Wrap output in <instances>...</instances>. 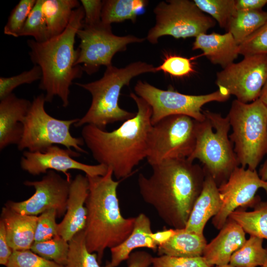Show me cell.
<instances>
[{
    "label": "cell",
    "instance_id": "1",
    "mask_svg": "<svg viewBox=\"0 0 267 267\" xmlns=\"http://www.w3.org/2000/svg\"><path fill=\"white\" fill-rule=\"evenodd\" d=\"M149 177L140 173L137 183L144 202L174 229L185 227L203 186V168L187 158L164 160L151 166Z\"/></svg>",
    "mask_w": 267,
    "mask_h": 267
},
{
    "label": "cell",
    "instance_id": "2",
    "mask_svg": "<svg viewBox=\"0 0 267 267\" xmlns=\"http://www.w3.org/2000/svg\"><path fill=\"white\" fill-rule=\"evenodd\" d=\"M130 96L137 108L134 117L111 132L91 125L84 126L81 131L82 138L93 159L111 169L117 179L129 176L146 158L152 127L150 106L135 93L131 92Z\"/></svg>",
    "mask_w": 267,
    "mask_h": 267
},
{
    "label": "cell",
    "instance_id": "3",
    "mask_svg": "<svg viewBox=\"0 0 267 267\" xmlns=\"http://www.w3.org/2000/svg\"><path fill=\"white\" fill-rule=\"evenodd\" d=\"M84 11L82 6L75 9L65 30L59 35L39 43L28 40L30 59L42 71L39 88L45 92V99L51 102L58 96L64 107L69 104L70 88L73 81L82 77L84 72L76 62L79 49H75V38L82 28Z\"/></svg>",
    "mask_w": 267,
    "mask_h": 267
},
{
    "label": "cell",
    "instance_id": "4",
    "mask_svg": "<svg viewBox=\"0 0 267 267\" xmlns=\"http://www.w3.org/2000/svg\"><path fill=\"white\" fill-rule=\"evenodd\" d=\"M113 176L110 168L104 176H87L89 192L84 231L87 247L97 254L100 264L107 248L120 245L131 234L135 220L122 216L117 196L120 181L114 180Z\"/></svg>",
    "mask_w": 267,
    "mask_h": 267
},
{
    "label": "cell",
    "instance_id": "5",
    "mask_svg": "<svg viewBox=\"0 0 267 267\" xmlns=\"http://www.w3.org/2000/svg\"><path fill=\"white\" fill-rule=\"evenodd\" d=\"M149 72H157L156 67L142 61L132 62L120 68L111 65L106 67L100 79L86 84L76 83L77 86L90 92L92 100L86 113L74 126L91 125L106 130L109 124L124 122L134 117L136 113L128 111L119 106L122 89L129 86L133 78Z\"/></svg>",
    "mask_w": 267,
    "mask_h": 267
},
{
    "label": "cell",
    "instance_id": "6",
    "mask_svg": "<svg viewBox=\"0 0 267 267\" xmlns=\"http://www.w3.org/2000/svg\"><path fill=\"white\" fill-rule=\"evenodd\" d=\"M205 119L197 121L195 148L187 159L199 160L205 174L211 176L218 187L226 182L234 170L239 166L228 132L227 116L203 110Z\"/></svg>",
    "mask_w": 267,
    "mask_h": 267
},
{
    "label": "cell",
    "instance_id": "7",
    "mask_svg": "<svg viewBox=\"0 0 267 267\" xmlns=\"http://www.w3.org/2000/svg\"><path fill=\"white\" fill-rule=\"evenodd\" d=\"M227 116L239 165L256 170L267 154V107L259 98L249 103L235 99Z\"/></svg>",
    "mask_w": 267,
    "mask_h": 267
},
{
    "label": "cell",
    "instance_id": "8",
    "mask_svg": "<svg viewBox=\"0 0 267 267\" xmlns=\"http://www.w3.org/2000/svg\"><path fill=\"white\" fill-rule=\"evenodd\" d=\"M45 94L35 97L23 123L22 138L17 145L19 150L27 149L31 152H44L54 145H62L66 148L87 153L82 146L81 137L73 136L70 127L79 119L59 120L49 115L45 110Z\"/></svg>",
    "mask_w": 267,
    "mask_h": 267
},
{
    "label": "cell",
    "instance_id": "9",
    "mask_svg": "<svg viewBox=\"0 0 267 267\" xmlns=\"http://www.w3.org/2000/svg\"><path fill=\"white\" fill-rule=\"evenodd\" d=\"M217 90L206 94L189 95L171 89L163 90L146 82L138 81L134 91L150 106L152 125L172 115H183L201 122L205 119L202 107L212 101L224 102L230 94L224 87H218Z\"/></svg>",
    "mask_w": 267,
    "mask_h": 267
},
{
    "label": "cell",
    "instance_id": "10",
    "mask_svg": "<svg viewBox=\"0 0 267 267\" xmlns=\"http://www.w3.org/2000/svg\"><path fill=\"white\" fill-rule=\"evenodd\" d=\"M156 23L146 39L152 44L164 36L176 39L196 37L214 27L215 20L204 14L193 1L169 0L159 3L153 10Z\"/></svg>",
    "mask_w": 267,
    "mask_h": 267
},
{
    "label": "cell",
    "instance_id": "11",
    "mask_svg": "<svg viewBox=\"0 0 267 267\" xmlns=\"http://www.w3.org/2000/svg\"><path fill=\"white\" fill-rule=\"evenodd\" d=\"M197 122L190 117L176 115L152 125L146 157L150 166L168 159L187 158L195 148Z\"/></svg>",
    "mask_w": 267,
    "mask_h": 267
},
{
    "label": "cell",
    "instance_id": "12",
    "mask_svg": "<svg viewBox=\"0 0 267 267\" xmlns=\"http://www.w3.org/2000/svg\"><path fill=\"white\" fill-rule=\"evenodd\" d=\"M77 37L80 43L76 64H82L84 72L88 75L96 73L101 66L112 65L114 55L126 50L129 44L142 43L146 39L130 35L116 36L112 33L110 25L102 22L93 26L83 25Z\"/></svg>",
    "mask_w": 267,
    "mask_h": 267
},
{
    "label": "cell",
    "instance_id": "13",
    "mask_svg": "<svg viewBox=\"0 0 267 267\" xmlns=\"http://www.w3.org/2000/svg\"><path fill=\"white\" fill-rule=\"evenodd\" d=\"M267 81V54H256L244 56L218 72L216 84L237 100L248 103L259 98Z\"/></svg>",
    "mask_w": 267,
    "mask_h": 267
},
{
    "label": "cell",
    "instance_id": "14",
    "mask_svg": "<svg viewBox=\"0 0 267 267\" xmlns=\"http://www.w3.org/2000/svg\"><path fill=\"white\" fill-rule=\"evenodd\" d=\"M263 188L267 194V181L262 179L256 170L242 167L236 168L227 180L219 186L222 205L213 218L212 223L221 229L229 215L239 208L254 207L260 201L257 191Z\"/></svg>",
    "mask_w": 267,
    "mask_h": 267
},
{
    "label": "cell",
    "instance_id": "15",
    "mask_svg": "<svg viewBox=\"0 0 267 267\" xmlns=\"http://www.w3.org/2000/svg\"><path fill=\"white\" fill-rule=\"evenodd\" d=\"M71 180L64 178L55 171L49 170L39 180H25L24 184L33 187L35 192L20 202L8 201L5 206L23 215L37 216L54 209L58 218L64 215Z\"/></svg>",
    "mask_w": 267,
    "mask_h": 267
},
{
    "label": "cell",
    "instance_id": "16",
    "mask_svg": "<svg viewBox=\"0 0 267 267\" xmlns=\"http://www.w3.org/2000/svg\"><path fill=\"white\" fill-rule=\"evenodd\" d=\"M80 153L63 149L57 145L48 147L44 152L24 151L21 158V169L33 176L46 174L53 170L62 172L68 179L71 180L68 171L76 170L83 171L88 176H104L108 168L103 164L88 165L80 162L73 157H78Z\"/></svg>",
    "mask_w": 267,
    "mask_h": 267
},
{
    "label": "cell",
    "instance_id": "17",
    "mask_svg": "<svg viewBox=\"0 0 267 267\" xmlns=\"http://www.w3.org/2000/svg\"><path fill=\"white\" fill-rule=\"evenodd\" d=\"M88 192L87 176L76 175L71 182L66 213L57 227L58 235L67 241L85 228L87 215L85 203Z\"/></svg>",
    "mask_w": 267,
    "mask_h": 267
},
{
    "label": "cell",
    "instance_id": "18",
    "mask_svg": "<svg viewBox=\"0 0 267 267\" xmlns=\"http://www.w3.org/2000/svg\"><path fill=\"white\" fill-rule=\"evenodd\" d=\"M32 102L17 97L13 93L0 101V150L19 143L23 123Z\"/></svg>",
    "mask_w": 267,
    "mask_h": 267
},
{
    "label": "cell",
    "instance_id": "19",
    "mask_svg": "<svg viewBox=\"0 0 267 267\" xmlns=\"http://www.w3.org/2000/svg\"><path fill=\"white\" fill-rule=\"evenodd\" d=\"M245 233L236 222L228 218L218 235L207 244L202 256L212 267L229 264L232 254L246 241Z\"/></svg>",
    "mask_w": 267,
    "mask_h": 267
},
{
    "label": "cell",
    "instance_id": "20",
    "mask_svg": "<svg viewBox=\"0 0 267 267\" xmlns=\"http://www.w3.org/2000/svg\"><path fill=\"white\" fill-rule=\"evenodd\" d=\"M222 205L218 186L211 176L205 174L202 190L184 228L188 231L203 234L207 222L219 212Z\"/></svg>",
    "mask_w": 267,
    "mask_h": 267
},
{
    "label": "cell",
    "instance_id": "21",
    "mask_svg": "<svg viewBox=\"0 0 267 267\" xmlns=\"http://www.w3.org/2000/svg\"><path fill=\"white\" fill-rule=\"evenodd\" d=\"M192 49L202 50L213 64H219L222 69L233 63L239 54V44L229 32L201 34L195 37Z\"/></svg>",
    "mask_w": 267,
    "mask_h": 267
},
{
    "label": "cell",
    "instance_id": "22",
    "mask_svg": "<svg viewBox=\"0 0 267 267\" xmlns=\"http://www.w3.org/2000/svg\"><path fill=\"white\" fill-rule=\"evenodd\" d=\"M8 244L13 251L30 250L35 242L38 216L21 214L7 207L1 210Z\"/></svg>",
    "mask_w": 267,
    "mask_h": 267
},
{
    "label": "cell",
    "instance_id": "23",
    "mask_svg": "<svg viewBox=\"0 0 267 267\" xmlns=\"http://www.w3.org/2000/svg\"><path fill=\"white\" fill-rule=\"evenodd\" d=\"M152 232L149 218L144 213H140L135 217L131 234L120 245L110 249L111 264L117 267L127 260L132 251L137 248H147L156 251L158 246L151 237Z\"/></svg>",
    "mask_w": 267,
    "mask_h": 267
},
{
    "label": "cell",
    "instance_id": "24",
    "mask_svg": "<svg viewBox=\"0 0 267 267\" xmlns=\"http://www.w3.org/2000/svg\"><path fill=\"white\" fill-rule=\"evenodd\" d=\"M203 234L188 231L185 228L176 229L175 234L166 242L158 246L159 256L177 257L202 256L207 245Z\"/></svg>",
    "mask_w": 267,
    "mask_h": 267
},
{
    "label": "cell",
    "instance_id": "25",
    "mask_svg": "<svg viewBox=\"0 0 267 267\" xmlns=\"http://www.w3.org/2000/svg\"><path fill=\"white\" fill-rule=\"evenodd\" d=\"M80 6L77 0H43L42 10L50 38L65 30L74 10Z\"/></svg>",
    "mask_w": 267,
    "mask_h": 267
},
{
    "label": "cell",
    "instance_id": "26",
    "mask_svg": "<svg viewBox=\"0 0 267 267\" xmlns=\"http://www.w3.org/2000/svg\"><path fill=\"white\" fill-rule=\"evenodd\" d=\"M101 22L107 25L130 20L135 22L137 15L147 3L144 0H102Z\"/></svg>",
    "mask_w": 267,
    "mask_h": 267
},
{
    "label": "cell",
    "instance_id": "27",
    "mask_svg": "<svg viewBox=\"0 0 267 267\" xmlns=\"http://www.w3.org/2000/svg\"><path fill=\"white\" fill-rule=\"evenodd\" d=\"M267 20V11L236 10L228 25L226 32L230 33L238 44L260 28Z\"/></svg>",
    "mask_w": 267,
    "mask_h": 267
},
{
    "label": "cell",
    "instance_id": "28",
    "mask_svg": "<svg viewBox=\"0 0 267 267\" xmlns=\"http://www.w3.org/2000/svg\"><path fill=\"white\" fill-rule=\"evenodd\" d=\"M252 211L239 208L228 218L236 222L245 233L267 240V201H260Z\"/></svg>",
    "mask_w": 267,
    "mask_h": 267
},
{
    "label": "cell",
    "instance_id": "29",
    "mask_svg": "<svg viewBox=\"0 0 267 267\" xmlns=\"http://www.w3.org/2000/svg\"><path fill=\"white\" fill-rule=\"evenodd\" d=\"M264 239L250 236L231 256L229 264L234 267H262L267 259V248L263 247Z\"/></svg>",
    "mask_w": 267,
    "mask_h": 267
},
{
    "label": "cell",
    "instance_id": "30",
    "mask_svg": "<svg viewBox=\"0 0 267 267\" xmlns=\"http://www.w3.org/2000/svg\"><path fill=\"white\" fill-rule=\"evenodd\" d=\"M69 250L65 267H114L110 262L101 266L96 253L88 249L84 230L77 233L69 241Z\"/></svg>",
    "mask_w": 267,
    "mask_h": 267
},
{
    "label": "cell",
    "instance_id": "31",
    "mask_svg": "<svg viewBox=\"0 0 267 267\" xmlns=\"http://www.w3.org/2000/svg\"><path fill=\"white\" fill-rule=\"evenodd\" d=\"M30 250L45 259L65 267L69 245L68 241L58 235L45 241L34 242Z\"/></svg>",
    "mask_w": 267,
    "mask_h": 267
},
{
    "label": "cell",
    "instance_id": "32",
    "mask_svg": "<svg viewBox=\"0 0 267 267\" xmlns=\"http://www.w3.org/2000/svg\"><path fill=\"white\" fill-rule=\"evenodd\" d=\"M193 1L202 11L210 15L225 30L236 11L235 0H194Z\"/></svg>",
    "mask_w": 267,
    "mask_h": 267
},
{
    "label": "cell",
    "instance_id": "33",
    "mask_svg": "<svg viewBox=\"0 0 267 267\" xmlns=\"http://www.w3.org/2000/svg\"><path fill=\"white\" fill-rule=\"evenodd\" d=\"M43 0H36L19 37L30 36L37 42H44L50 39L47 25L44 16L42 5Z\"/></svg>",
    "mask_w": 267,
    "mask_h": 267
},
{
    "label": "cell",
    "instance_id": "34",
    "mask_svg": "<svg viewBox=\"0 0 267 267\" xmlns=\"http://www.w3.org/2000/svg\"><path fill=\"white\" fill-rule=\"evenodd\" d=\"M36 0H20L11 11L7 23L4 28V33L14 37H19Z\"/></svg>",
    "mask_w": 267,
    "mask_h": 267
},
{
    "label": "cell",
    "instance_id": "35",
    "mask_svg": "<svg viewBox=\"0 0 267 267\" xmlns=\"http://www.w3.org/2000/svg\"><path fill=\"white\" fill-rule=\"evenodd\" d=\"M42 71L38 65L25 71L19 75L0 78V100L12 93V91L18 86L24 84H31L38 80H41Z\"/></svg>",
    "mask_w": 267,
    "mask_h": 267
},
{
    "label": "cell",
    "instance_id": "36",
    "mask_svg": "<svg viewBox=\"0 0 267 267\" xmlns=\"http://www.w3.org/2000/svg\"><path fill=\"white\" fill-rule=\"evenodd\" d=\"M6 267H65L45 259L31 250L13 251Z\"/></svg>",
    "mask_w": 267,
    "mask_h": 267
},
{
    "label": "cell",
    "instance_id": "37",
    "mask_svg": "<svg viewBox=\"0 0 267 267\" xmlns=\"http://www.w3.org/2000/svg\"><path fill=\"white\" fill-rule=\"evenodd\" d=\"M239 54L244 56L267 54V20L239 45Z\"/></svg>",
    "mask_w": 267,
    "mask_h": 267
},
{
    "label": "cell",
    "instance_id": "38",
    "mask_svg": "<svg viewBox=\"0 0 267 267\" xmlns=\"http://www.w3.org/2000/svg\"><path fill=\"white\" fill-rule=\"evenodd\" d=\"M56 217L57 212L54 209L46 210L38 216L35 242L45 241L58 235Z\"/></svg>",
    "mask_w": 267,
    "mask_h": 267
},
{
    "label": "cell",
    "instance_id": "39",
    "mask_svg": "<svg viewBox=\"0 0 267 267\" xmlns=\"http://www.w3.org/2000/svg\"><path fill=\"white\" fill-rule=\"evenodd\" d=\"M156 69L157 72L162 71L177 77L188 75L194 71L190 59L175 55H167L163 63L156 67Z\"/></svg>",
    "mask_w": 267,
    "mask_h": 267
},
{
    "label": "cell",
    "instance_id": "40",
    "mask_svg": "<svg viewBox=\"0 0 267 267\" xmlns=\"http://www.w3.org/2000/svg\"><path fill=\"white\" fill-rule=\"evenodd\" d=\"M152 265L155 267H212L203 256L177 257L162 255L153 257Z\"/></svg>",
    "mask_w": 267,
    "mask_h": 267
},
{
    "label": "cell",
    "instance_id": "41",
    "mask_svg": "<svg viewBox=\"0 0 267 267\" xmlns=\"http://www.w3.org/2000/svg\"><path fill=\"white\" fill-rule=\"evenodd\" d=\"M84 11L83 25L93 26L101 22L102 1L100 0H81Z\"/></svg>",
    "mask_w": 267,
    "mask_h": 267
},
{
    "label": "cell",
    "instance_id": "42",
    "mask_svg": "<svg viewBox=\"0 0 267 267\" xmlns=\"http://www.w3.org/2000/svg\"><path fill=\"white\" fill-rule=\"evenodd\" d=\"M153 257L144 251L132 253L127 259L128 267H150Z\"/></svg>",
    "mask_w": 267,
    "mask_h": 267
},
{
    "label": "cell",
    "instance_id": "43",
    "mask_svg": "<svg viewBox=\"0 0 267 267\" xmlns=\"http://www.w3.org/2000/svg\"><path fill=\"white\" fill-rule=\"evenodd\" d=\"M6 237L4 223L0 220V264L6 266L13 253Z\"/></svg>",
    "mask_w": 267,
    "mask_h": 267
},
{
    "label": "cell",
    "instance_id": "44",
    "mask_svg": "<svg viewBox=\"0 0 267 267\" xmlns=\"http://www.w3.org/2000/svg\"><path fill=\"white\" fill-rule=\"evenodd\" d=\"M267 4V0H235L236 10H261Z\"/></svg>",
    "mask_w": 267,
    "mask_h": 267
},
{
    "label": "cell",
    "instance_id": "45",
    "mask_svg": "<svg viewBox=\"0 0 267 267\" xmlns=\"http://www.w3.org/2000/svg\"><path fill=\"white\" fill-rule=\"evenodd\" d=\"M176 229H165L155 232H152L151 237L157 246L166 242L175 233Z\"/></svg>",
    "mask_w": 267,
    "mask_h": 267
},
{
    "label": "cell",
    "instance_id": "46",
    "mask_svg": "<svg viewBox=\"0 0 267 267\" xmlns=\"http://www.w3.org/2000/svg\"><path fill=\"white\" fill-rule=\"evenodd\" d=\"M259 99L267 107V81L265 83L261 90Z\"/></svg>",
    "mask_w": 267,
    "mask_h": 267
},
{
    "label": "cell",
    "instance_id": "47",
    "mask_svg": "<svg viewBox=\"0 0 267 267\" xmlns=\"http://www.w3.org/2000/svg\"><path fill=\"white\" fill-rule=\"evenodd\" d=\"M259 175L262 179L267 181V160L260 169Z\"/></svg>",
    "mask_w": 267,
    "mask_h": 267
},
{
    "label": "cell",
    "instance_id": "48",
    "mask_svg": "<svg viewBox=\"0 0 267 267\" xmlns=\"http://www.w3.org/2000/svg\"><path fill=\"white\" fill-rule=\"evenodd\" d=\"M216 267H234L231 266L229 264H227V265H222V266H217Z\"/></svg>",
    "mask_w": 267,
    "mask_h": 267
},
{
    "label": "cell",
    "instance_id": "49",
    "mask_svg": "<svg viewBox=\"0 0 267 267\" xmlns=\"http://www.w3.org/2000/svg\"><path fill=\"white\" fill-rule=\"evenodd\" d=\"M262 267H267V259L265 264Z\"/></svg>",
    "mask_w": 267,
    "mask_h": 267
},
{
    "label": "cell",
    "instance_id": "50",
    "mask_svg": "<svg viewBox=\"0 0 267 267\" xmlns=\"http://www.w3.org/2000/svg\"><path fill=\"white\" fill-rule=\"evenodd\" d=\"M154 267V266H152V267Z\"/></svg>",
    "mask_w": 267,
    "mask_h": 267
}]
</instances>
